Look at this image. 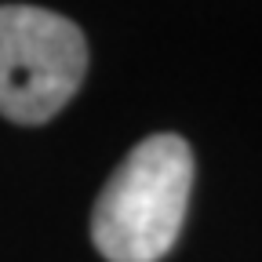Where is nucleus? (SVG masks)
Returning <instances> with one entry per match:
<instances>
[{
	"instance_id": "nucleus-1",
	"label": "nucleus",
	"mask_w": 262,
	"mask_h": 262,
	"mask_svg": "<svg viewBox=\"0 0 262 262\" xmlns=\"http://www.w3.org/2000/svg\"><path fill=\"white\" fill-rule=\"evenodd\" d=\"M193 153L179 135H149L110 175L91 211V241L110 262L164 258L186 222Z\"/></svg>"
},
{
	"instance_id": "nucleus-2",
	"label": "nucleus",
	"mask_w": 262,
	"mask_h": 262,
	"mask_svg": "<svg viewBox=\"0 0 262 262\" xmlns=\"http://www.w3.org/2000/svg\"><path fill=\"white\" fill-rule=\"evenodd\" d=\"M88 73V40L66 15L0 4V113L44 124L66 110Z\"/></svg>"
}]
</instances>
